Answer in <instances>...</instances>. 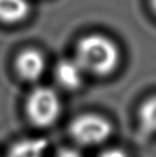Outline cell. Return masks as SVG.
Instances as JSON below:
<instances>
[{"label": "cell", "instance_id": "1", "mask_svg": "<svg viewBox=\"0 0 156 157\" xmlns=\"http://www.w3.org/2000/svg\"><path fill=\"white\" fill-rule=\"evenodd\" d=\"M76 60L85 72L108 75L118 64L119 52L111 40L101 35H90L79 40Z\"/></svg>", "mask_w": 156, "mask_h": 157}, {"label": "cell", "instance_id": "2", "mask_svg": "<svg viewBox=\"0 0 156 157\" xmlns=\"http://www.w3.org/2000/svg\"><path fill=\"white\" fill-rule=\"evenodd\" d=\"M26 115L32 124L46 127L52 125L61 113V100L57 92L49 87H38L26 100Z\"/></svg>", "mask_w": 156, "mask_h": 157}, {"label": "cell", "instance_id": "3", "mask_svg": "<svg viewBox=\"0 0 156 157\" xmlns=\"http://www.w3.org/2000/svg\"><path fill=\"white\" fill-rule=\"evenodd\" d=\"M70 134L83 146H96L104 142L111 134V125L106 118L98 115H83L70 125Z\"/></svg>", "mask_w": 156, "mask_h": 157}, {"label": "cell", "instance_id": "4", "mask_svg": "<svg viewBox=\"0 0 156 157\" xmlns=\"http://www.w3.org/2000/svg\"><path fill=\"white\" fill-rule=\"evenodd\" d=\"M16 71L24 80L33 82L41 77L46 68L43 54L36 49H25L16 59Z\"/></svg>", "mask_w": 156, "mask_h": 157}, {"label": "cell", "instance_id": "5", "mask_svg": "<svg viewBox=\"0 0 156 157\" xmlns=\"http://www.w3.org/2000/svg\"><path fill=\"white\" fill-rule=\"evenodd\" d=\"M85 70L75 60H62L55 69V78L67 90H76L83 83Z\"/></svg>", "mask_w": 156, "mask_h": 157}, {"label": "cell", "instance_id": "6", "mask_svg": "<svg viewBox=\"0 0 156 157\" xmlns=\"http://www.w3.org/2000/svg\"><path fill=\"white\" fill-rule=\"evenodd\" d=\"M30 6L26 0H0V21L18 23L28 16Z\"/></svg>", "mask_w": 156, "mask_h": 157}, {"label": "cell", "instance_id": "7", "mask_svg": "<svg viewBox=\"0 0 156 157\" xmlns=\"http://www.w3.org/2000/svg\"><path fill=\"white\" fill-rule=\"evenodd\" d=\"M46 146V141L41 139L22 140L14 144L8 157H43Z\"/></svg>", "mask_w": 156, "mask_h": 157}, {"label": "cell", "instance_id": "8", "mask_svg": "<svg viewBox=\"0 0 156 157\" xmlns=\"http://www.w3.org/2000/svg\"><path fill=\"white\" fill-rule=\"evenodd\" d=\"M140 124L145 131L149 133L156 132V96L143 102L139 110Z\"/></svg>", "mask_w": 156, "mask_h": 157}, {"label": "cell", "instance_id": "9", "mask_svg": "<svg viewBox=\"0 0 156 157\" xmlns=\"http://www.w3.org/2000/svg\"><path fill=\"white\" fill-rule=\"evenodd\" d=\"M57 157H83V156L78 153L77 150H75V149L64 148V149H61L60 151L57 153Z\"/></svg>", "mask_w": 156, "mask_h": 157}, {"label": "cell", "instance_id": "10", "mask_svg": "<svg viewBox=\"0 0 156 157\" xmlns=\"http://www.w3.org/2000/svg\"><path fill=\"white\" fill-rule=\"evenodd\" d=\"M99 157H127L124 151H122L119 149H109L99 155Z\"/></svg>", "mask_w": 156, "mask_h": 157}, {"label": "cell", "instance_id": "11", "mask_svg": "<svg viewBox=\"0 0 156 157\" xmlns=\"http://www.w3.org/2000/svg\"><path fill=\"white\" fill-rule=\"evenodd\" d=\"M152 5H153V7H154V9H155V12H156V0H152Z\"/></svg>", "mask_w": 156, "mask_h": 157}]
</instances>
